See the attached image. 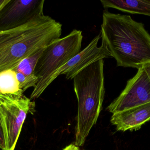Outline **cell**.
<instances>
[{
  "label": "cell",
  "mask_w": 150,
  "mask_h": 150,
  "mask_svg": "<svg viewBox=\"0 0 150 150\" xmlns=\"http://www.w3.org/2000/svg\"><path fill=\"white\" fill-rule=\"evenodd\" d=\"M100 35L118 67L139 69L150 63V35L130 16L105 10Z\"/></svg>",
  "instance_id": "6da1fadb"
},
{
  "label": "cell",
  "mask_w": 150,
  "mask_h": 150,
  "mask_svg": "<svg viewBox=\"0 0 150 150\" xmlns=\"http://www.w3.org/2000/svg\"><path fill=\"white\" fill-rule=\"evenodd\" d=\"M62 32V25L45 15L0 31V73L14 70L22 60L60 38Z\"/></svg>",
  "instance_id": "7a4b0ae2"
},
{
  "label": "cell",
  "mask_w": 150,
  "mask_h": 150,
  "mask_svg": "<svg viewBox=\"0 0 150 150\" xmlns=\"http://www.w3.org/2000/svg\"><path fill=\"white\" fill-rule=\"evenodd\" d=\"M104 66L103 59L94 62L73 79L78 101L74 144L78 147L84 144L102 109L105 94Z\"/></svg>",
  "instance_id": "3957f363"
},
{
  "label": "cell",
  "mask_w": 150,
  "mask_h": 150,
  "mask_svg": "<svg viewBox=\"0 0 150 150\" xmlns=\"http://www.w3.org/2000/svg\"><path fill=\"white\" fill-rule=\"evenodd\" d=\"M83 38L81 31L74 30L45 48L34 70L38 80L31 94V100L38 98L45 91L46 82L56 70L81 52Z\"/></svg>",
  "instance_id": "277c9868"
},
{
  "label": "cell",
  "mask_w": 150,
  "mask_h": 150,
  "mask_svg": "<svg viewBox=\"0 0 150 150\" xmlns=\"http://www.w3.org/2000/svg\"><path fill=\"white\" fill-rule=\"evenodd\" d=\"M24 95L9 96L0 93V120L6 150H14L27 114L35 103Z\"/></svg>",
  "instance_id": "5b68a950"
},
{
  "label": "cell",
  "mask_w": 150,
  "mask_h": 150,
  "mask_svg": "<svg viewBox=\"0 0 150 150\" xmlns=\"http://www.w3.org/2000/svg\"><path fill=\"white\" fill-rule=\"evenodd\" d=\"M128 81L119 97L107 107L113 114L150 102V79L142 68Z\"/></svg>",
  "instance_id": "8992f818"
},
{
  "label": "cell",
  "mask_w": 150,
  "mask_h": 150,
  "mask_svg": "<svg viewBox=\"0 0 150 150\" xmlns=\"http://www.w3.org/2000/svg\"><path fill=\"white\" fill-rule=\"evenodd\" d=\"M100 38L101 35L100 33L85 48L56 70L47 81L44 90L61 75H65L66 79H73L79 72L93 63L101 59L112 57L105 43L102 42L101 45L98 47V43Z\"/></svg>",
  "instance_id": "52a82bcc"
},
{
  "label": "cell",
  "mask_w": 150,
  "mask_h": 150,
  "mask_svg": "<svg viewBox=\"0 0 150 150\" xmlns=\"http://www.w3.org/2000/svg\"><path fill=\"white\" fill-rule=\"evenodd\" d=\"M45 0H10L0 11V31L18 27L44 15Z\"/></svg>",
  "instance_id": "ba28073f"
},
{
  "label": "cell",
  "mask_w": 150,
  "mask_h": 150,
  "mask_svg": "<svg viewBox=\"0 0 150 150\" xmlns=\"http://www.w3.org/2000/svg\"><path fill=\"white\" fill-rule=\"evenodd\" d=\"M150 121V102L131 109L113 114L111 122L117 131H137Z\"/></svg>",
  "instance_id": "9c48e42d"
},
{
  "label": "cell",
  "mask_w": 150,
  "mask_h": 150,
  "mask_svg": "<svg viewBox=\"0 0 150 150\" xmlns=\"http://www.w3.org/2000/svg\"><path fill=\"white\" fill-rule=\"evenodd\" d=\"M100 2L105 10L112 8L123 12L150 16V0H101Z\"/></svg>",
  "instance_id": "30bf717a"
},
{
  "label": "cell",
  "mask_w": 150,
  "mask_h": 150,
  "mask_svg": "<svg viewBox=\"0 0 150 150\" xmlns=\"http://www.w3.org/2000/svg\"><path fill=\"white\" fill-rule=\"evenodd\" d=\"M0 93L9 96L22 97L16 73L13 70H8L0 73Z\"/></svg>",
  "instance_id": "8fae6325"
},
{
  "label": "cell",
  "mask_w": 150,
  "mask_h": 150,
  "mask_svg": "<svg viewBox=\"0 0 150 150\" xmlns=\"http://www.w3.org/2000/svg\"><path fill=\"white\" fill-rule=\"evenodd\" d=\"M45 48L40 49L35 53L22 60L14 71L22 73L25 76L34 75L35 67Z\"/></svg>",
  "instance_id": "7c38bea8"
},
{
  "label": "cell",
  "mask_w": 150,
  "mask_h": 150,
  "mask_svg": "<svg viewBox=\"0 0 150 150\" xmlns=\"http://www.w3.org/2000/svg\"><path fill=\"white\" fill-rule=\"evenodd\" d=\"M16 73L17 78L19 84V87L23 92L30 87L35 88L38 80V77L35 75L25 76L21 73Z\"/></svg>",
  "instance_id": "4fadbf2b"
},
{
  "label": "cell",
  "mask_w": 150,
  "mask_h": 150,
  "mask_svg": "<svg viewBox=\"0 0 150 150\" xmlns=\"http://www.w3.org/2000/svg\"><path fill=\"white\" fill-rule=\"evenodd\" d=\"M0 149L2 150H6L5 139H4L2 128L1 125V120H0Z\"/></svg>",
  "instance_id": "5bb4252c"
},
{
  "label": "cell",
  "mask_w": 150,
  "mask_h": 150,
  "mask_svg": "<svg viewBox=\"0 0 150 150\" xmlns=\"http://www.w3.org/2000/svg\"><path fill=\"white\" fill-rule=\"evenodd\" d=\"M62 150H82L79 149V147L76 146L74 144H71L67 146Z\"/></svg>",
  "instance_id": "9a60e30c"
},
{
  "label": "cell",
  "mask_w": 150,
  "mask_h": 150,
  "mask_svg": "<svg viewBox=\"0 0 150 150\" xmlns=\"http://www.w3.org/2000/svg\"><path fill=\"white\" fill-rule=\"evenodd\" d=\"M142 68L144 70L150 79V63L144 65Z\"/></svg>",
  "instance_id": "2e32d148"
},
{
  "label": "cell",
  "mask_w": 150,
  "mask_h": 150,
  "mask_svg": "<svg viewBox=\"0 0 150 150\" xmlns=\"http://www.w3.org/2000/svg\"><path fill=\"white\" fill-rule=\"evenodd\" d=\"M10 0H0V11L4 8V6L9 2Z\"/></svg>",
  "instance_id": "e0dca14e"
}]
</instances>
